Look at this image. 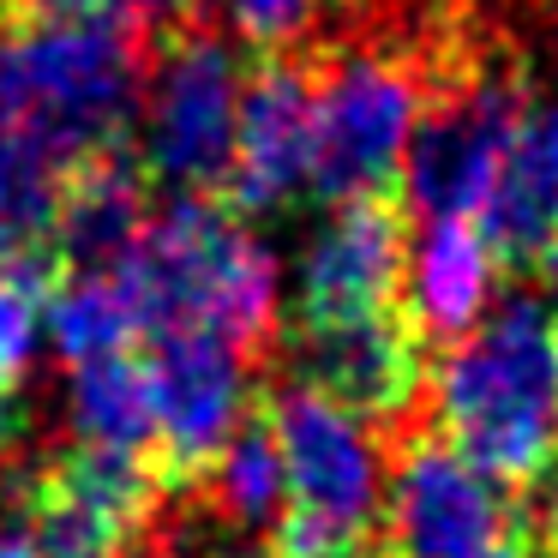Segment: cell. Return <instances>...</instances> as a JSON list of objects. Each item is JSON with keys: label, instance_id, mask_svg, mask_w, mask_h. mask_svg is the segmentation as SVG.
I'll use <instances>...</instances> for the list:
<instances>
[{"label": "cell", "instance_id": "cell-13", "mask_svg": "<svg viewBox=\"0 0 558 558\" xmlns=\"http://www.w3.org/2000/svg\"><path fill=\"white\" fill-rule=\"evenodd\" d=\"M193 486L229 522H241V529H277V517H282V445H277V426H270L265 390L253 397V409L241 414L229 445L217 450V462Z\"/></svg>", "mask_w": 558, "mask_h": 558}, {"label": "cell", "instance_id": "cell-16", "mask_svg": "<svg viewBox=\"0 0 558 558\" xmlns=\"http://www.w3.org/2000/svg\"><path fill=\"white\" fill-rule=\"evenodd\" d=\"M102 7H109L114 19H126L150 49H157L162 37H174L181 25H193V19L210 13V0H102Z\"/></svg>", "mask_w": 558, "mask_h": 558}, {"label": "cell", "instance_id": "cell-8", "mask_svg": "<svg viewBox=\"0 0 558 558\" xmlns=\"http://www.w3.org/2000/svg\"><path fill=\"white\" fill-rule=\"evenodd\" d=\"M313 133H318V49L246 61L241 121H234V169L222 205L234 217L277 210L313 174Z\"/></svg>", "mask_w": 558, "mask_h": 558}, {"label": "cell", "instance_id": "cell-1", "mask_svg": "<svg viewBox=\"0 0 558 558\" xmlns=\"http://www.w3.org/2000/svg\"><path fill=\"white\" fill-rule=\"evenodd\" d=\"M421 414L505 493L558 450V330L541 294H498L486 318L433 349Z\"/></svg>", "mask_w": 558, "mask_h": 558}, {"label": "cell", "instance_id": "cell-19", "mask_svg": "<svg viewBox=\"0 0 558 558\" xmlns=\"http://www.w3.org/2000/svg\"><path fill=\"white\" fill-rule=\"evenodd\" d=\"M534 282H541V306H546V318H553V330H558V241L546 246V258L534 265Z\"/></svg>", "mask_w": 558, "mask_h": 558}, {"label": "cell", "instance_id": "cell-11", "mask_svg": "<svg viewBox=\"0 0 558 558\" xmlns=\"http://www.w3.org/2000/svg\"><path fill=\"white\" fill-rule=\"evenodd\" d=\"M493 289H498V265L486 253L474 217L421 222V246H414V265H409V306H414V318H421L433 349L462 337L481 318Z\"/></svg>", "mask_w": 558, "mask_h": 558}, {"label": "cell", "instance_id": "cell-20", "mask_svg": "<svg viewBox=\"0 0 558 558\" xmlns=\"http://www.w3.org/2000/svg\"><path fill=\"white\" fill-rule=\"evenodd\" d=\"M474 558H534L529 546L517 541V534H510V541H498V546H486V553H474Z\"/></svg>", "mask_w": 558, "mask_h": 558}, {"label": "cell", "instance_id": "cell-12", "mask_svg": "<svg viewBox=\"0 0 558 558\" xmlns=\"http://www.w3.org/2000/svg\"><path fill=\"white\" fill-rule=\"evenodd\" d=\"M66 438L157 457V385L145 354L114 349L66 366Z\"/></svg>", "mask_w": 558, "mask_h": 558}, {"label": "cell", "instance_id": "cell-14", "mask_svg": "<svg viewBox=\"0 0 558 558\" xmlns=\"http://www.w3.org/2000/svg\"><path fill=\"white\" fill-rule=\"evenodd\" d=\"M43 313H49V337H54V361L61 366L97 361V354L138 342L133 301H126L114 270H66L54 282V294L43 301Z\"/></svg>", "mask_w": 558, "mask_h": 558}, {"label": "cell", "instance_id": "cell-17", "mask_svg": "<svg viewBox=\"0 0 558 558\" xmlns=\"http://www.w3.org/2000/svg\"><path fill=\"white\" fill-rule=\"evenodd\" d=\"M19 474L0 486V558H43L37 534H31V517H25V498H19Z\"/></svg>", "mask_w": 558, "mask_h": 558}, {"label": "cell", "instance_id": "cell-3", "mask_svg": "<svg viewBox=\"0 0 558 558\" xmlns=\"http://www.w3.org/2000/svg\"><path fill=\"white\" fill-rule=\"evenodd\" d=\"M421 61L373 31H349L318 49V133L306 181L325 205L402 186V145L421 109Z\"/></svg>", "mask_w": 558, "mask_h": 558}, {"label": "cell", "instance_id": "cell-4", "mask_svg": "<svg viewBox=\"0 0 558 558\" xmlns=\"http://www.w3.org/2000/svg\"><path fill=\"white\" fill-rule=\"evenodd\" d=\"M265 366L325 390L330 402H342L378 433H397L426 402L433 342H426L414 306L402 301L342 318H294L289 330H277V349Z\"/></svg>", "mask_w": 558, "mask_h": 558}, {"label": "cell", "instance_id": "cell-21", "mask_svg": "<svg viewBox=\"0 0 558 558\" xmlns=\"http://www.w3.org/2000/svg\"><path fill=\"white\" fill-rule=\"evenodd\" d=\"M534 13H541V31H553V43H558V0H529Z\"/></svg>", "mask_w": 558, "mask_h": 558}, {"label": "cell", "instance_id": "cell-6", "mask_svg": "<svg viewBox=\"0 0 558 558\" xmlns=\"http://www.w3.org/2000/svg\"><path fill=\"white\" fill-rule=\"evenodd\" d=\"M145 366L157 385V474L162 486H186L217 462L253 409L265 366L205 325L145 337Z\"/></svg>", "mask_w": 558, "mask_h": 558}, {"label": "cell", "instance_id": "cell-10", "mask_svg": "<svg viewBox=\"0 0 558 558\" xmlns=\"http://www.w3.org/2000/svg\"><path fill=\"white\" fill-rule=\"evenodd\" d=\"M150 222V174L133 145H109L78 157L61 174L54 198V253L66 270H114L138 229Z\"/></svg>", "mask_w": 558, "mask_h": 558}, {"label": "cell", "instance_id": "cell-2", "mask_svg": "<svg viewBox=\"0 0 558 558\" xmlns=\"http://www.w3.org/2000/svg\"><path fill=\"white\" fill-rule=\"evenodd\" d=\"M253 54L229 37L217 13L181 25L150 49L145 102H138V162L150 186L169 193H229L234 121Z\"/></svg>", "mask_w": 558, "mask_h": 558}, {"label": "cell", "instance_id": "cell-18", "mask_svg": "<svg viewBox=\"0 0 558 558\" xmlns=\"http://www.w3.org/2000/svg\"><path fill=\"white\" fill-rule=\"evenodd\" d=\"M102 0H0V25H37V19H66V13H90Z\"/></svg>", "mask_w": 558, "mask_h": 558}, {"label": "cell", "instance_id": "cell-22", "mask_svg": "<svg viewBox=\"0 0 558 558\" xmlns=\"http://www.w3.org/2000/svg\"><path fill=\"white\" fill-rule=\"evenodd\" d=\"M109 558H145V553H138V546H114Z\"/></svg>", "mask_w": 558, "mask_h": 558}, {"label": "cell", "instance_id": "cell-5", "mask_svg": "<svg viewBox=\"0 0 558 558\" xmlns=\"http://www.w3.org/2000/svg\"><path fill=\"white\" fill-rule=\"evenodd\" d=\"M385 558H474L510 541V493H498L426 414L385 433Z\"/></svg>", "mask_w": 558, "mask_h": 558}, {"label": "cell", "instance_id": "cell-15", "mask_svg": "<svg viewBox=\"0 0 558 558\" xmlns=\"http://www.w3.org/2000/svg\"><path fill=\"white\" fill-rule=\"evenodd\" d=\"M37 313H43V294L0 277V390L25 385L31 354H37Z\"/></svg>", "mask_w": 558, "mask_h": 558}, {"label": "cell", "instance_id": "cell-9", "mask_svg": "<svg viewBox=\"0 0 558 558\" xmlns=\"http://www.w3.org/2000/svg\"><path fill=\"white\" fill-rule=\"evenodd\" d=\"M474 229H481L498 277H534L546 246L558 241V102L529 97L505 145V162L474 210Z\"/></svg>", "mask_w": 558, "mask_h": 558}, {"label": "cell", "instance_id": "cell-7", "mask_svg": "<svg viewBox=\"0 0 558 558\" xmlns=\"http://www.w3.org/2000/svg\"><path fill=\"white\" fill-rule=\"evenodd\" d=\"M409 265H414V217L402 205V186L337 198L330 222L306 246L294 318H342V313H373V306H402L409 301Z\"/></svg>", "mask_w": 558, "mask_h": 558}]
</instances>
